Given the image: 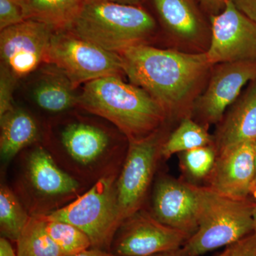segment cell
I'll use <instances>...</instances> for the list:
<instances>
[{
  "label": "cell",
  "mask_w": 256,
  "mask_h": 256,
  "mask_svg": "<svg viewBox=\"0 0 256 256\" xmlns=\"http://www.w3.org/2000/svg\"><path fill=\"white\" fill-rule=\"evenodd\" d=\"M166 138L162 129L139 140L130 141L116 181L121 224L142 210Z\"/></svg>",
  "instance_id": "9"
},
{
  "label": "cell",
  "mask_w": 256,
  "mask_h": 256,
  "mask_svg": "<svg viewBox=\"0 0 256 256\" xmlns=\"http://www.w3.org/2000/svg\"><path fill=\"white\" fill-rule=\"evenodd\" d=\"M254 154H255L256 176L255 181H254V190H252V193H254V192L256 191V140L255 141V142H254Z\"/></svg>",
  "instance_id": "35"
},
{
  "label": "cell",
  "mask_w": 256,
  "mask_h": 256,
  "mask_svg": "<svg viewBox=\"0 0 256 256\" xmlns=\"http://www.w3.org/2000/svg\"><path fill=\"white\" fill-rule=\"evenodd\" d=\"M190 238L184 232L161 223L142 208L121 224L110 252L116 256H152L178 250Z\"/></svg>",
  "instance_id": "10"
},
{
  "label": "cell",
  "mask_w": 256,
  "mask_h": 256,
  "mask_svg": "<svg viewBox=\"0 0 256 256\" xmlns=\"http://www.w3.org/2000/svg\"><path fill=\"white\" fill-rule=\"evenodd\" d=\"M118 54L130 82L150 94L168 114L182 108L210 65L206 53L161 50L146 44Z\"/></svg>",
  "instance_id": "1"
},
{
  "label": "cell",
  "mask_w": 256,
  "mask_h": 256,
  "mask_svg": "<svg viewBox=\"0 0 256 256\" xmlns=\"http://www.w3.org/2000/svg\"><path fill=\"white\" fill-rule=\"evenodd\" d=\"M44 146L62 169L85 186L120 171L128 148L109 128L78 116L53 128Z\"/></svg>",
  "instance_id": "2"
},
{
  "label": "cell",
  "mask_w": 256,
  "mask_h": 256,
  "mask_svg": "<svg viewBox=\"0 0 256 256\" xmlns=\"http://www.w3.org/2000/svg\"><path fill=\"white\" fill-rule=\"evenodd\" d=\"M156 30V20L141 6L106 0H88L66 28L116 54L128 47L144 44Z\"/></svg>",
  "instance_id": "4"
},
{
  "label": "cell",
  "mask_w": 256,
  "mask_h": 256,
  "mask_svg": "<svg viewBox=\"0 0 256 256\" xmlns=\"http://www.w3.org/2000/svg\"><path fill=\"white\" fill-rule=\"evenodd\" d=\"M106 1L112 2L120 4L140 6V4H141L144 0H106Z\"/></svg>",
  "instance_id": "33"
},
{
  "label": "cell",
  "mask_w": 256,
  "mask_h": 256,
  "mask_svg": "<svg viewBox=\"0 0 256 256\" xmlns=\"http://www.w3.org/2000/svg\"><path fill=\"white\" fill-rule=\"evenodd\" d=\"M203 196L204 186L163 175L154 185L150 213L161 223L191 237L200 224Z\"/></svg>",
  "instance_id": "13"
},
{
  "label": "cell",
  "mask_w": 256,
  "mask_h": 256,
  "mask_svg": "<svg viewBox=\"0 0 256 256\" xmlns=\"http://www.w3.org/2000/svg\"><path fill=\"white\" fill-rule=\"evenodd\" d=\"M44 220L48 235L64 256L76 255L92 248L89 237L78 227L66 222Z\"/></svg>",
  "instance_id": "24"
},
{
  "label": "cell",
  "mask_w": 256,
  "mask_h": 256,
  "mask_svg": "<svg viewBox=\"0 0 256 256\" xmlns=\"http://www.w3.org/2000/svg\"><path fill=\"white\" fill-rule=\"evenodd\" d=\"M54 66L76 89L82 84L104 77L124 74L118 54L104 50L68 30H55L47 50L45 63Z\"/></svg>",
  "instance_id": "8"
},
{
  "label": "cell",
  "mask_w": 256,
  "mask_h": 256,
  "mask_svg": "<svg viewBox=\"0 0 256 256\" xmlns=\"http://www.w3.org/2000/svg\"><path fill=\"white\" fill-rule=\"evenodd\" d=\"M119 173L106 175L73 202L48 214L38 216L45 220L72 224L86 234L92 248L110 252L114 236L121 225L116 195Z\"/></svg>",
  "instance_id": "7"
},
{
  "label": "cell",
  "mask_w": 256,
  "mask_h": 256,
  "mask_svg": "<svg viewBox=\"0 0 256 256\" xmlns=\"http://www.w3.org/2000/svg\"><path fill=\"white\" fill-rule=\"evenodd\" d=\"M256 140V80L229 111L217 131V152L244 142Z\"/></svg>",
  "instance_id": "16"
},
{
  "label": "cell",
  "mask_w": 256,
  "mask_h": 256,
  "mask_svg": "<svg viewBox=\"0 0 256 256\" xmlns=\"http://www.w3.org/2000/svg\"><path fill=\"white\" fill-rule=\"evenodd\" d=\"M30 217L31 216L14 192L2 184L0 188L1 236L16 242Z\"/></svg>",
  "instance_id": "23"
},
{
  "label": "cell",
  "mask_w": 256,
  "mask_h": 256,
  "mask_svg": "<svg viewBox=\"0 0 256 256\" xmlns=\"http://www.w3.org/2000/svg\"><path fill=\"white\" fill-rule=\"evenodd\" d=\"M28 20L22 0H0V30Z\"/></svg>",
  "instance_id": "26"
},
{
  "label": "cell",
  "mask_w": 256,
  "mask_h": 256,
  "mask_svg": "<svg viewBox=\"0 0 256 256\" xmlns=\"http://www.w3.org/2000/svg\"><path fill=\"white\" fill-rule=\"evenodd\" d=\"M202 8L210 16L216 15L222 12L228 0H198Z\"/></svg>",
  "instance_id": "30"
},
{
  "label": "cell",
  "mask_w": 256,
  "mask_h": 256,
  "mask_svg": "<svg viewBox=\"0 0 256 256\" xmlns=\"http://www.w3.org/2000/svg\"><path fill=\"white\" fill-rule=\"evenodd\" d=\"M218 156L214 144L200 146L178 154L180 166L185 178L191 182L207 180Z\"/></svg>",
  "instance_id": "25"
},
{
  "label": "cell",
  "mask_w": 256,
  "mask_h": 256,
  "mask_svg": "<svg viewBox=\"0 0 256 256\" xmlns=\"http://www.w3.org/2000/svg\"><path fill=\"white\" fill-rule=\"evenodd\" d=\"M78 107L108 121L128 142L159 130L168 116L164 107L150 94L116 76L86 84L79 94Z\"/></svg>",
  "instance_id": "3"
},
{
  "label": "cell",
  "mask_w": 256,
  "mask_h": 256,
  "mask_svg": "<svg viewBox=\"0 0 256 256\" xmlns=\"http://www.w3.org/2000/svg\"><path fill=\"white\" fill-rule=\"evenodd\" d=\"M217 256H256V232L227 246Z\"/></svg>",
  "instance_id": "28"
},
{
  "label": "cell",
  "mask_w": 256,
  "mask_h": 256,
  "mask_svg": "<svg viewBox=\"0 0 256 256\" xmlns=\"http://www.w3.org/2000/svg\"><path fill=\"white\" fill-rule=\"evenodd\" d=\"M54 32L48 24L32 18L2 30L1 65L18 80L35 72L45 63Z\"/></svg>",
  "instance_id": "11"
},
{
  "label": "cell",
  "mask_w": 256,
  "mask_h": 256,
  "mask_svg": "<svg viewBox=\"0 0 256 256\" xmlns=\"http://www.w3.org/2000/svg\"><path fill=\"white\" fill-rule=\"evenodd\" d=\"M88 0H22L28 20L48 24L55 30H66Z\"/></svg>",
  "instance_id": "20"
},
{
  "label": "cell",
  "mask_w": 256,
  "mask_h": 256,
  "mask_svg": "<svg viewBox=\"0 0 256 256\" xmlns=\"http://www.w3.org/2000/svg\"><path fill=\"white\" fill-rule=\"evenodd\" d=\"M254 197L234 198L204 186L196 232L180 249L182 256H200L256 232Z\"/></svg>",
  "instance_id": "6"
},
{
  "label": "cell",
  "mask_w": 256,
  "mask_h": 256,
  "mask_svg": "<svg viewBox=\"0 0 256 256\" xmlns=\"http://www.w3.org/2000/svg\"><path fill=\"white\" fill-rule=\"evenodd\" d=\"M212 38L206 52L210 65L256 60V23L228 0L225 9L210 16Z\"/></svg>",
  "instance_id": "12"
},
{
  "label": "cell",
  "mask_w": 256,
  "mask_h": 256,
  "mask_svg": "<svg viewBox=\"0 0 256 256\" xmlns=\"http://www.w3.org/2000/svg\"><path fill=\"white\" fill-rule=\"evenodd\" d=\"M237 9L256 23V0H232Z\"/></svg>",
  "instance_id": "29"
},
{
  "label": "cell",
  "mask_w": 256,
  "mask_h": 256,
  "mask_svg": "<svg viewBox=\"0 0 256 256\" xmlns=\"http://www.w3.org/2000/svg\"><path fill=\"white\" fill-rule=\"evenodd\" d=\"M18 79L4 66L0 68V117L14 108L13 92Z\"/></svg>",
  "instance_id": "27"
},
{
  "label": "cell",
  "mask_w": 256,
  "mask_h": 256,
  "mask_svg": "<svg viewBox=\"0 0 256 256\" xmlns=\"http://www.w3.org/2000/svg\"><path fill=\"white\" fill-rule=\"evenodd\" d=\"M180 249L176 250H172V252H161V254H158L152 256H182L180 252Z\"/></svg>",
  "instance_id": "34"
},
{
  "label": "cell",
  "mask_w": 256,
  "mask_h": 256,
  "mask_svg": "<svg viewBox=\"0 0 256 256\" xmlns=\"http://www.w3.org/2000/svg\"><path fill=\"white\" fill-rule=\"evenodd\" d=\"M254 142H244L218 152L207 178L208 188L234 198L252 196L255 181Z\"/></svg>",
  "instance_id": "15"
},
{
  "label": "cell",
  "mask_w": 256,
  "mask_h": 256,
  "mask_svg": "<svg viewBox=\"0 0 256 256\" xmlns=\"http://www.w3.org/2000/svg\"><path fill=\"white\" fill-rule=\"evenodd\" d=\"M0 154L8 163L25 148L38 139L40 130L36 120L23 109L14 108L0 117Z\"/></svg>",
  "instance_id": "18"
},
{
  "label": "cell",
  "mask_w": 256,
  "mask_h": 256,
  "mask_svg": "<svg viewBox=\"0 0 256 256\" xmlns=\"http://www.w3.org/2000/svg\"><path fill=\"white\" fill-rule=\"evenodd\" d=\"M212 144L214 141L206 128L186 116L165 140L161 148V158L169 159L173 154Z\"/></svg>",
  "instance_id": "21"
},
{
  "label": "cell",
  "mask_w": 256,
  "mask_h": 256,
  "mask_svg": "<svg viewBox=\"0 0 256 256\" xmlns=\"http://www.w3.org/2000/svg\"><path fill=\"white\" fill-rule=\"evenodd\" d=\"M255 80L256 60L220 64L195 108L205 122L217 124L223 120L226 109L236 100L246 84Z\"/></svg>",
  "instance_id": "14"
},
{
  "label": "cell",
  "mask_w": 256,
  "mask_h": 256,
  "mask_svg": "<svg viewBox=\"0 0 256 256\" xmlns=\"http://www.w3.org/2000/svg\"><path fill=\"white\" fill-rule=\"evenodd\" d=\"M72 256H116L110 252H106V250H100V249L90 248L84 252H79L76 255Z\"/></svg>",
  "instance_id": "32"
},
{
  "label": "cell",
  "mask_w": 256,
  "mask_h": 256,
  "mask_svg": "<svg viewBox=\"0 0 256 256\" xmlns=\"http://www.w3.org/2000/svg\"><path fill=\"white\" fill-rule=\"evenodd\" d=\"M252 196L254 197V200H255V208H254V220H255L256 232V191L254 192V193L252 194Z\"/></svg>",
  "instance_id": "36"
},
{
  "label": "cell",
  "mask_w": 256,
  "mask_h": 256,
  "mask_svg": "<svg viewBox=\"0 0 256 256\" xmlns=\"http://www.w3.org/2000/svg\"><path fill=\"white\" fill-rule=\"evenodd\" d=\"M13 190L32 216L48 214L84 194L86 186L57 164L44 146L24 153Z\"/></svg>",
  "instance_id": "5"
},
{
  "label": "cell",
  "mask_w": 256,
  "mask_h": 256,
  "mask_svg": "<svg viewBox=\"0 0 256 256\" xmlns=\"http://www.w3.org/2000/svg\"><path fill=\"white\" fill-rule=\"evenodd\" d=\"M43 67L32 88V98L42 110L52 114H64L78 107L79 95L70 80L50 64Z\"/></svg>",
  "instance_id": "17"
},
{
  "label": "cell",
  "mask_w": 256,
  "mask_h": 256,
  "mask_svg": "<svg viewBox=\"0 0 256 256\" xmlns=\"http://www.w3.org/2000/svg\"><path fill=\"white\" fill-rule=\"evenodd\" d=\"M165 28L178 38L195 41L201 36L204 23L193 0H152Z\"/></svg>",
  "instance_id": "19"
},
{
  "label": "cell",
  "mask_w": 256,
  "mask_h": 256,
  "mask_svg": "<svg viewBox=\"0 0 256 256\" xmlns=\"http://www.w3.org/2000/svg\"><path fill=\"white\" fill-rule=\"evenodd\" d=\"M11 240L1 236L0 238V256H18L14 248L11 244Z\"/></svg>",
  "instance_id": "31"
},
{
  "label": "cell",
  "mask_w": 256,
  "mask_h": 256,
  "mask_svg": "<svg viewBox=\"0 0 256 256\" xmlns=\"http://www.w3.org/2000/svg\"><path fill=\"white\" fill-rule=\"evenodd\" d=\"M16 242L18 256H64L40 216H31Z\"/></svg>",
  "instance_id": "22"
}]
</instances>
